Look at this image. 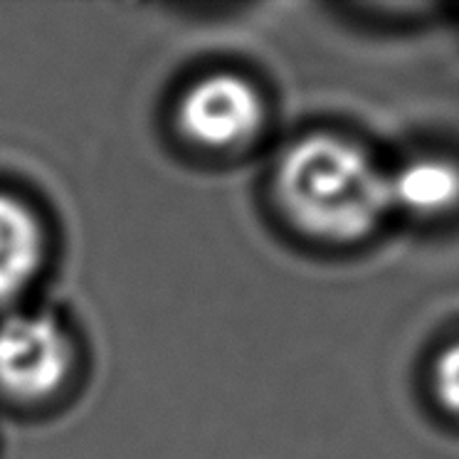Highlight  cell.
Here are the masks:
<instances>
[{"label":"cell","instance_id":"obj_1","mask_svg":"<svg viewBox=\"0 0 459 459\" xmlns=\"http://www.w3.org/2000/svg\"><path fill=\"white\" fill-rule=\"evenodd\" d=\"M274 193L294 228L316 240L356 242L388 215V173L359 143L314 134L277 163Z\"/></svg>","mask_w":459,"mask_h":459},{"label":"cell","instance_id":"obj_2","mask_svg":"<svg viewBox=\"0 0 459 459\" xmlns=\"http://www.w3.org/2000/svg\"><path fill=\"white\" fill-rule=\"evenodd\" d=\"M74 360L70 331L57 314L13 311L0 319V390L18 400L50 398Z\"/></svg>","mask_w":459,"mask_h":459},{"label":"cell","instance_id":"obj_3","mask_svg":"<svg viewBox=\"0 0 459 459\" xmlns=\"http://www.w3.org/2000/svg\"><path fill=\"white\" fill-rule=\"evenodd\" d=\"M264 101L240 74L218 72L193 82L178 101V129L203 149L242 146L260 131Z\"/></svg>","mask_w":459,"mask_h":459},{"label":"cell","instance_id":"obj_4","mask_svg":"<svg viewBox=\"0 0 459 459\" xmlns=\"http://www.w3.org/2000/svg\"><path fill=\"white\" fill-rule=\"evenodd\" d=\"M45 232L35 210L11 193H0V304L21 297L40 272Z\"/></svg>","mask_w":459,"mask_h":459},{"label":"cell","instance_id":"obj_5","mask_svg":"<svg viewBox=\"0 0 459 459\" xmlns=\"http://www.w3.org/2000/svg\"><path fill=\"white\" fill-rule=\"evenodd\" d=\"M390 205L415 218H442L459 208V163L447 156H418L388 173Z\"/></svg>","mask_w":459,"mask_h":459},{"label":"cell","instance_id":"obj_6","mask_svg":"<svg viewBox=\"0 0 459 459\" xmlns=\"http://www.w3.org/2000/svg\"><path fill=\"white\" fill-rule=\"evenodd\" d=\"M432 388L435 398L449 415L459 418V341L449 343L439 353L435 370H432Z\"/></svg>","mask_w":459,"mask_h":459}]
</instances>
